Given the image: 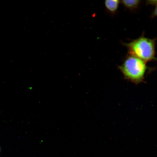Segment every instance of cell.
<instances>
[{
    "mask_svg": "<svg viewBox=\"0 0 157 157\" xmlns=\"http://www.w3.org/2000/svg\"><path fill=\"white\" fill-rule=\"evenodd\" d=\"M156 39H151L142 35L138 38L124 44L130 55L135 56L146 62L157 60L155 56Z\"/></svg>",
    "mask_w": 157,
    "mask_h": 157,
    "instance_id": "1",
    "label": "cell"
},
{
    "mask_svg": "<svg viewBox=\"0 0 157 157\" xmlns=\"http://www.w3.org/2000/svg\"><path fill=\"white\" fill-rule=\"evenodd\" d=\"M146 63L135 56L130 55L119 68L126 79L138 84L144 79L148 69Z\"/></svg>",
    "mask_w": 157,
    "mask_h": 157,
    "instance_id": "2",
    "label": "cell"
},
{
    "mask_svg": "<svg viewBox=\"0 0 157 157\" xmlns=\"http://www.w3.org/2000/svg\"><path fill=\"white\" fill-rule=\"evenodd\" d=\"M120 2L118 0H106L104 1V5L106 9L114 14L116 12Z\"/></svg>",
    "mask_w": 157,
    "mask_h": 157,
    "instance_id": "3",
    "label": "cell"
},
{
    "mask_svg": "<svg viewBox=\"0 0 157 157\" xmlns=\"http://www.w3.org/2000/svg\"><path fill=\"white\" fill-rule=\"evenodd\" d=\"M120 1L125 7L132 10L137 8L140 3V1L139 0H124Z\"/></svg>",
    "mask_w": 157,
    "mask_h": 157,
    "instance_id": "4",
    "label": "cell"
},
{
    "mask_svg": "<svg viewBox=\"0 0 157 157\" xmlns=\"http://www.w3.org/2000/svg\"><path fill=\"white\" fill-rule=\"evenodd\" d=\"M147 4L155 5H157V0H149L147 1L146 2Z\"/></svg>",
    "mask_w": 157,
    "mask_h": 157,
    "instance_id": "5",
    "label": "cell"
},
{
    "mask_svg": "<svg viewBox=\"0 0 157 157\" xmlns=\"http://www.w3.org/2000/svg\"><path fill=\"white\" fill-rule=\"evenodd\" d=\"M156 6V7L153 11L151 15V17L152 18L157 17V5Z\"/></svg>",
    "mask_w": 157,
    "mask_h": 157,
    "instance_id": "6",
    "label": "cell"
}]
</instances>
